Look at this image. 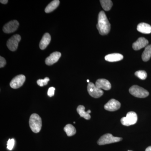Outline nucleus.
Returning <instances> with one entry per match:
<instances>
[{"mask_svg": "<svg viewBox=\"0 0 151 151\" xmlns=\"http://www.w3.org/2000/svg\"><path fill=\"white\" fill-rule=\"evenodd\" d=\"M96 27L99 33L101 35H108L111 30V24L108 21L105 13L101 11L99 13L98 17V23Z\"/></svg>", "mask_w": 151, "mask_h": 151, "instance_id": "obj_1", "label": "nucleus"}, {"mask_svg": "<svg viewBox=\"0 0 151 151\" xmlns=\"http://www.w3.org/2000/svg\"><path fill=\"white\" fill-rule=\"evenodd\" d=\"M29 125L31 129L34 133H39L42 126L41 118L36 113H33L30 117Z\"/></svg>", "mask_w": 151, "mask_h": 151, "instance_id": "obj_2", "label": "nucleus"}, {"mask_svg": "<svg viewBox=\"0 0 151 151\" xmlns=\"http://www.w3.org/2000/svg\"><path fill=\"white\" fill-rule=\"evenodd\" d=\"M122 138L113 137L110 134H105L101 137L97 141V144L99 145H103L111 143L117 142L122 140Z\"/></svg>", "mask_w": 151, "mask_h": 151, "instance_id": "obj_3", "label": "nucleus"}, {"mask_svg": "<svg viewBox=\"0 0 151 151\" xmlns=\"http://www.w3.org/2000/svg\"><path fill=\"white\" fill-rule=\"evenodd\" d=\"M130 94L138 98H145L149 95V92L147 90L138 85L132 86L129 89Z\"/></svg>", "mask_w": 151, "mask_h": 151, "instance_id": "obj_4", "label": "nucleus"}, {"mask_svg": "<svg viewBox=\"0 0 151 151\" xmlns=\"http://www.w3.org/2000/svg\"><path fill=\"white\" fill-rule=\"evenodd\" d=\"M138 117L137 113L131 111L127 113V116L123 117L121 120V122L123 125L125 126L134 125L137 122Z\"/></svg>", "mask_w": 151, "mask_h": 151, "instance_id": "obj_5", "label": "nucleus"}, {"mask_svg": "<svg viewBox=\"0 0 151 151\" xmlns=\"http://www.w3.org/2000/svg\"><path fill=\"white\" fill-rule=\"evenodd\" d=\"M87 91L91 97L95 98H99L103 95L104 92L99 89L92 82H89L87 85Z\"/></svg>", "mask_w": 151, "mask_h": 151, "instance_id": "obj_6", "label": "nucleus"}, {"mask_svg": "<svg viewBox=\"0 0 151 151\" xmlns=\"http://www.w3.org/2000/svg\"><path fill=\"white\" fill-rule=\"evenodd\" d=\"M21 39V37L19 35L17 34L12 36L7 42V46L8 48L12 51L16 50Z\"/></svg>", "mask_w": 151, "mask_h": 151, "instance_id": "obj_7", "label": "nucleus"}, {"mask_svg": "<svg viewBox=\"0 0 151 151\" xmlns=\"http://www.w3.org/2000/svg\"><path fill=\"white\" fill-rule=\"evenodd\" d=\"M25 80V76L22 74L17 76L12 79L10 83V86L13 89H18L23 85Z\"/></svg>", "mask_w": 151, "mask_h": 151, "instance_id": "obj_8", "label": "nucleus"}, {"mask_svg": "<svg viewBox=\"0 0 151 151\" xmlns=\"http://www.w3.org/2000/svg\"><path fill=\"white\" fill-rule=\"evenodd\" d=\"M19 26V22L14 20L6 24L3 28V30L6 33H11L16 31Z\"/></svg>", "mask_w": 151, "mask_h": 151, "instance_id": "obj_9", "label": "nucleus"}, {"mask_svg": "<svg viewBox=\"0 0 151 151\" xmlns=\"http://www.w3.org/2000/svg\"><path fill=\"white\" fill-rule=\"evenodd\" d=\"M121 103L115 99H112L104 106L105 110L109 111H115L119 110L121 107Z\"/></svg>", "mask_w": 151, "mask_h": 151, "instance_id": "obj_10", "label": "nucleus"}, {"mask_svg": "<svg viewBox=\"0 0 151 151\" xmlns=\"http://www.w3.org/2000/svg\"><path fill=\"white\" fill-rule=\"evenodd\" d=\"M61 55V53L59 52H52L45 59V63L48 65H53L59 60Z\"/></svg>", "mask_w": 151, "mask_h": 151, "instance_id": "obj_11", "label": "nucleus"}, {"mask_svg": "<svg viewBox=\"0 0 151 151\" xmlns=\"http://www.w3.org/2000/svg\"><path fill=\"white\" fill-rule=\"evenodd\" d=\"M149 43V41L147 40L145 38L141 37L139 38L137 41L135 42L133 44L132 47L133 49L135 50H138L143 47H146L147 46Z\"/></svg>", "mask_w": 151, "mask_h": 151, "instance_id": "obj_12", "label": "nucleus"}, {"mask_svg": "<svg viewBox=\"0 0 151 151\" xmlns=\"http://www.w3.org/2000/svg\"><path fill=\"white\" fill-rule=\"evenodd\" d=\"M95 85L99 89H102L105 90H109L111 88V85L110 82L107 79L104 78L97 80L95 83Z\"/></svg>", "mask_w": 151, "mask_h": 151, "instance_id": "obj_13", "label": "nucleus"}, {"mask_svg": "<svg viewBox=\"0 0 151 151\" xmlns=\"http://www.w3.org/2000/svg\"><path fill=\"white\" fill-rule=\"evenodd\" d=\"M51 36L48 33L45 34L40 42V48L41 50H44L50 43Z\"/></svg>", "mask_w": 151, "mask_h": 151, "instance_id": "obj_14", "label": "nucleus"}, {"mask_svg": "<svg viewBox=\"0 0 151 151\" xmlns=\"http://www.w3.org/2000/svg\"><path fill=\"white\" fill-rule=\"evenodd\" d=\"M124 58V56L120 53H112L107 55L105 56V59L108 62H113L120 61Z\"/></svg>", "mask_w": 151, "mask_h": 151, "instance_id": "obj_15", "label": "nucleus"}, {"mask_svg": "<svg viewBox=\"0 0 151 151\" xmlns=\"http://www.w3.org/2000/svg\"><path fill=\"white\" fill-rule=\"evenodd\" d=\"M137 29L140 32L143 34H150L151 33V26L145 23H141L138 25Z\"/></svg>", "mask_w": 151, "mask_h": 151, "instance_id": "obj_16", "label": "nucleus"}, {"mask_svg": "<svg viewBox=\"0 0 151 151\" xmlns=\"http://www.w3.org/2000/svg\"><path fill=\"white\" fill-rule=\"evenodd\" d=\"M59 4L60 1L58 0H54L52 1L45 8V13H49L55 10L58 6Z\"/></svg>", "mask_w": 151, "mask_h": 151, "instance_id": "obj_17", "label": "nucleus"}, {"mask_svg": "<svg viewBox=\"0 0 151 151\" xmlns=\"http://www.w3.org/2000/svg\"><path fill=\"white\" fill-rule=\"evenodd\" d=\"M77 113L80 115V117H83L86 120H89L91 116L89 113L85 111V107L83 105H80L78 106L76 109Z\"/></svg>", "mask_w": 151, "mask_h": 151, "instance_id": "obj_18", "label": "nucleus"}, {"mask_svg": "<svg viewBox=\"0 0 151 151\" xmlns=\"http://www.w3.org/2000/svg\"><path fill=\"white\" fill-rule=\"evenodd\" d=\"M151 57V45L145 47V50L142 54V59L145 62L148 61Z\"/></svg>", "mask_w": 151, "mask_h": 151, "instance_id": "obj_19", "label": "nucleus"}, {"mask_svg": "<svg viewBox=\"0 0 151 151\" xmlns=\"http://www.w3.org/2000/svg\"><path fill=\"white\" fill-rule=\"evenodd\" d=\"M64 131L68 137L73 136L76 132L75 127L70 124H67L64 127Z\"/></svg>", "mask_w": 151, "mask_h": 151, "instance_id": "obj_20", "label": "nucleus"}, {"mask_svg": "<svg viewBox=\"0 0 151 151\" xmlns=\"http://www.w3.org/2000/svg\"><path fill=\"white\" fill-rule=\"evenodd\" d=\"M100 2L103 8L106 11H110L113 6V2L111 0H101Z\"/></svg>", "mask_w": 151, "mask_h": 151, "instance_id": "obj_21", "label": "nucleus"}, {"mask_svg": "<svg viewBox=\"0 0 151 151\" xmlns=\"http://www.w3.org/2000/svg\"><path fill=\"white\" fill-rule=\"evenodd\" d=\"M135 75L142 80H145L147 78V74L145 70H140L136 71Z\"/></svg>", "mask_w": 151, "mask_h": 151, "instance_id": "obj_22", "label": "nucleus"}, {"mask_svg": "<svg viewBox=\"0 0 151 151\" xmlns=\"http://www.w3.org/2000/svg\"><path fill=\"white\" fill-rule=\"evenodd\" d=\"M50 81V78L48 77H45L44 79H39L37 81V83L39 86H43L45 85H47L48 82Z\"/></svg>", "mask_w": 151, "mask_h": 151, "instance_id": "obj_23", "label": "nucleus"}, {"mask_svg": "<svg viewBox=\"0 0 151 151\" xmlns=\"http://www.w3.org/2000/svg\"><path fill=\"white\" fill-rule=\"evenodd\" d=\"M15 140L14 139H9L7 142V148L9 150H12L13 149L14 146Z\"/></svg>", "mask_w": 151, "mask_h": 151, "instance_id": "obj_24", "label": "nucleus"}, {"mask_svg": "<svg viewBox=\"0 0 151 151\" xmlns=\"http://www.w3.org/2000/svg\"><path fill=\"white\" fill-rule=\"evenodd\" d=\"M55 88L53 87H51L49 88L48 92H47V95L50 97H52L54 96L55 94Z\"/></svg>", "mask_w": 151, "mask_h": 151, "instance_id": "obj_25", "label": "nucleus"}, {"mask_svg": "<svg viewBox=\"0 0 151 151\" xmlns=\"http://www.w3.org/2000/svg\"><path fill=\"white\" fill-rule=\"evenodd\" d=\"M6 64V60L3 57H0V68L4 67Z\"/></svg>", "mask_w": 151, "mask_h": 151, "instance_id": "obj_26", "label": "nucleus"}, {"mask_svg": "<svg viewBox=\"0 0 151 151\" xmlns=\"http://www.w3.org/2000/svg\"><path fill=\"white\" fill-rule=\"evenodd\" d=\"M0 2H1V3H2V4H6L7 3H8V1H7V0H1Z\"/></svg>", "mask_w": 151, "mask_h": 151, "instance_id": "obj_27", "label": "nucleus"}, {"mask_svg": "<svg viewBox=\"0 0 151 151\" xmlns=\"http://www.w3.org/2000/svg\"><path fill=\"white\" fill-rule=\"evenodd\" d=\"M145 151H151V146L148 147L146 149Z\"/></svg>", "mask_w": 151, "mask_h": 151, "instance_id": "obj_28", "label": "nucleus"}, {"mask_svg": "<svg viewBox=\"0 0 151 151\" xmlns=\"http://www.w3.org/2000/svg\"><path fill=\"white\" fill-rule=\"evenodd\" d=\"M86 112H87V113H89H89H91V111H90V110H88V111H86Z\"/></svg>", "mask_w": 151, "mask_h": 151, "instance_id": "obj_29", "label": "nucleus"}, {"mask_svg": "<svg viewBox=\"0 0 151 151\" xmlns=\"http://www.w3.org/2000/svg\"><path fill=\"white\" fill-rule=\"evenodd\" d=\"M87 82H88V83H89V80H87Z\"/></svg>", "mask_w": 151, "mask_h": 151, "instance_id": "obj_30", "label": "nucleus"}, {"mask_svg": "<svg viewBox=\"0 0 151 151\" xmlns=\"http://www.w3.org/2000/svg\"><path fill=\"white\" fill-rule=\"evenodd\" d=\"M73 124H75V122H73Z\"/></svg>", "mask_w": 151, "mask_h": 151, "instance_id": "obj_31", "label": "nucleus"}, {"mask_svg": "<svg viewBox=\"0 0 151 151\" xmlns=\"http://www.w3.org/2000/svg\"><path fill=\"white\" fill-rule=\"evenodd\" d=\"M130 151V150H129V151Z\"/></svg>", "mask_w": 151, "mask_h": 151, "instance_id": "obj_32", "label": "nucleus"}]
</instances>
